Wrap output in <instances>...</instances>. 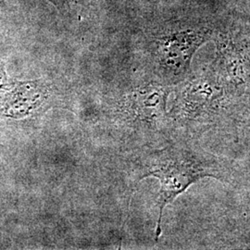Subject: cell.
<instances>
[{
	"label": "cell",
	"mask_w": 250,
	"mask_h": 250,
	"mask_svg": "<svg viewBox=\"0 0 250 250\" xmlns=\"http://www.w3.org/2000/svg\"><path fill=\"white\" fill-rule=\"evenodd\" d=\"M132 164V179L135 185L148 177L158 179L161 184L157 200L156 240L162 232L165 208L192 185L204 178L224 182L232 180V165L228 161L203 150L193 139L184 136H175L161 146L136 153Z\"/></svg>",
	"instance_id": "6da1fadb"
},
{
	"label": "cell",
	"mask_w": 250,
	"mask_h": 250,
	"mask_svg": "<svg viewBox=\"0 0 250 250\" xmlns=\"http://www.w3.org/2000/svg\"><path fill=\"white\" fill-rule=\"evenodd\" d=\"M172 106L169 112L174 137L204 133L210 128L224 126L226 122H238L240 107H249V99L237 96L211 64L194 72L174 85Z\"/></svg>",
	"instance_id": "7a4b0ae2"
},
{
	"label": "cell",
	"mask_w": 250,
	"mask_h": 250,
	"mask_svg": "<svg viewBox=\"0 0 250 250\" xmlns=\"http://www.w3.org/2000/svg\"><path fill=\"white\" fill-rule=\"evenodd\" d=\"M173 86L149 78L107 99L104 114L125 140L146 148L161 146L174 137L167 104Z\"/></svg>",
	"instance_id": "3957f363"
},
{
	"label": "cell",
	"mask_w": 250,
	"mask_h": 250,
	"mask_svg": "<svg viewBox=\"0 0 250 250\" xmlns=\"http://www.w3.org/2000/svg\"><path fill=\"white\" fill-rule=\"evenodd\" d=\"M218 28L203 20L168 21L145 35L142 51L150 78L174 86L192 73L195 54L213 41Z\"/></svg>",
	"instance_id": "277c9868"
},
{
	"label": "cell",
	"mask_w": 250,
	"mask_h": 250,
	"mask_svg": "<svg viewBox=\"0 0 250 250\" xmlns=\"http://www.w3.org/2000/svg\"><path fill=\"white\" fill-rule=\"evenodd\" d=\"M213 42L216 44V57L210 64L236 95L249 99V28L220 27L217 30Z\"/></svg>",
	"instance_id": "5b68a950"
},
{
	"label": "cell",
	"mask_w": 250,
	"mask_h": 250,
	"mask_svg": "<svg viewBox=\"0 0 250 250\" xmlns=\"http://www.w3.org/2000/svg\"><path fill=\"white\" fill-rule=\"evenodd\" d=\"M52 3L57 9L67 16L78 17L88 11L96 5L98 0H47Z\"/></svg>",
	"instance_id": "8992f818"
},
{
	"label": "cell",
	"mask_w": 250,
	"mask_h": 250,
	"mask_svg": "<svg viewBox=\"0 0 250 250\" xmlns=\"http://www.w3.org/2000/svg\"><path fill=\"white\" fill-rule=\"evenodd\" d=\"M2 78H3V72H2L1 69H0V83H1V81H2Z\"/></svg>",
	"instance_id": "52a82bcc"
}]
</instances>
